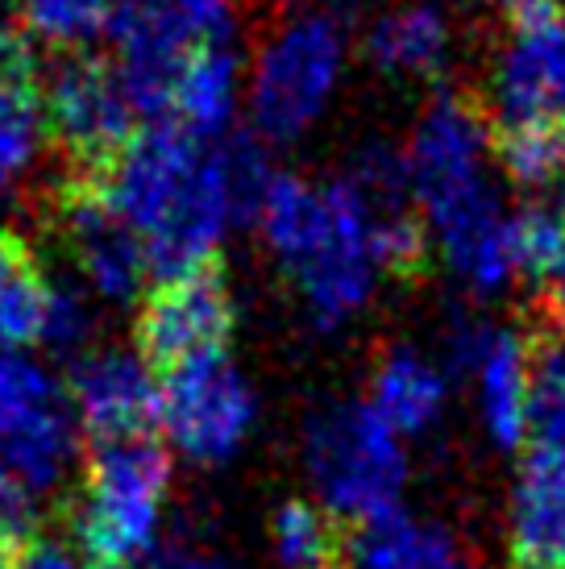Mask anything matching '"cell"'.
Listing matches in <instances>:
<instances>
[{
  "label": "cell",
  "mask_w": 565,
  "mask_h": 569,
  "mask_svg": "<svg viewBox=\"0 0 565 569\" xmlns=\"http://www.w3.org/2000/svg\"><path fill=\"white\" fill-rule=\"evenodd\" d=\"M275 171L267 150L229 133L200 142L175 121H150L100 171L96 188L146 246L158 283L208 270L237 221H254Z\"/></svg>",
  "instance_id": "cell-1"
},
{
  "label": "cell",
  "mask_w": 565,
  "mask_h": 569,
  "mask_svg": "<svg viewBox=\"0 0 565 569\" xmlns=\"http://www.w3.org/2000/svg\"><path fill=\"white\" fill-rule=\"evenodd\" d=\"M254 221L316 329H341L370 303L383 274L375 250L378 208L346 174L333 183L275 174Z\"/></svg>",
  "instance_id": "cell-2"
},
{
  "label": "cell",
  "mask_w": 565,
  "mask_h": 569,
  "mask_svg": "<svg viewBox=\"0 0 565 569\" xmlns=\"http://www.w3.org/2000/svg\"><path fill=\"white\" fill-rule=\"evenodd\" d=\"M412 204L433 246H454L507 217L499 188L490 183L495 138L490 121L462 96H437L416 117L408 138Z\"/></svg>",
  "instance_id": "cell-3"
},
{
  "label": "cell",
  "mask_w": 565,
  "mask_h": 569,
  "mask_svg": "<svg viewBox=\"0 0 565 569\" xmlns=\"http://www.w3.org/2000/svg\"><path fill=\"white\" fill-rule=\"evenodd\" d=\"M167 482L171 453L158 432H121L88 445V475L76 511L83 569H133L155 549Z\"/></svg>",
  "instance_id": "cell-4"
},
{
  "label": "cell",
  "mask_w": 565,
  "mask_h": 569,
  "mask_svg": "<svg viewBox=\"0 0 565 569\" xmlns=\"http://www.w3.org/2000/svg\"><path fill=\"white\" fill-rule=\"evenodd\" d=\"M349 42L329 13H296L270 33L246 80V117L262 146H291L333 109Z\"/></svg>",
  "instance_id": "cell-5"
},
{
  "label": "cell",
  "mask_w": 565,
  "mask_h": 569,
  "mask_svg": "<svg viewBox=\"0 0 565 569\" xmlns=\"http://www.w3.org/2000/svg\"><path fill=\"white\" fill-rule=\"evenodd\" d=\"M304 458L333 516L370 523L399 511L408 461L399 432L370 399H341L316 411L304 437Z\"/></svg>",
  "instance_id": "cell-6"
},
{
  "label": "cell",
  "mask_w": 565,
  "mask_h": 569,
  "mask_svg": "<svg viewBox=\"0 0 565 569\" xmlns=\"http://www.w3.org/2000/svg\"><path fill=\"white\" fill-rule=\"evenodd\" d=\"M234 0H117L112 54L129 100L146 121L171 117V92L191 54L229 42Z\"/></svg>",
  "instance_id": "cell-7"
},
{
  "label": "cell",
  "mask_w": 565,
  "mask_h": 569,
  "mask_svg": "<svg viewBox=\"0 0 565 569\" xmlns=\"http://www.w3.org/2000/svg\"><path fill=\"white\" fill-rule=\"evenodd\" d=\"M258 403L234 358L217 349L162 375V432L191 461H229L250 437Z\"/></svg>",
  "instance_id": "cell-8"
},
{
  "label": "cell",
  "mask_w": 565,
  "mask_h": 569,
  "mask_svg": "<svg viewBox=\"0 0 565 569\" xmlns=\"http://www.w3.org/2000/svg\"><path fill=\"white\" fill-rule=\"evenodd\" d=\"M47 133L83 167H109L138 138V109L117 67L92 54H71L42 92Z\"/></svg>",
  "instance_id": "cell-9"
},
{
  "label": "cell",
  "mask_w": 565,
  "mask_h": 569,
  "mask_svg": "<svg viewBox=\"0 0 565 569\" xmlns=\"http://www.w3.org/2000/svg\"><path fill=\"white\" fill-rule=\"evenodd\" d=\"M487 104L499 129L565 126V17L557 9L516 17L490 63Z\"/></svg>",
  "instance_id": "cell-10"
},
{
  "label": "cell",
  "mask_w": 565,
  "mask_h": 569,
  "mask_svg": "<svg viewBox=\"0 0 565 569\" xmlns=\"http://www.w3.org/2000/svg\"><path fill=\"white\" fill-rule=\"evenodd\" d=\"M229 332L234 296L217 267L158 283L138 312V349L158 375L225 349Z\"/></svg>",
  "instance_id": "cell-11"
},
{
  "label": "cell",
  "mask_w": 565,
  "mask_h": 569,
  "mask_svg": "<svg viewBox=\"0 0 565 569\" xmlns=\"http://www.w3.org/2000/svg\"><path fill=\"white\" fill-rule=\"evenodd\" d=\"M63 233H67V246H71V258H76L79 283H83L88 296L117 303V308L138 300L146 279H150L146 246L112 212L109 200L100 196L96 183L67 191Z\"/></svg>",
  "instance_id": "cell-12"
},
{
  "label": "cell",
  "mask_w": 565,
  "mask_h": 569,
  "mask_svg": "<svg viewBox=\"0 0 565 569\" xmlns=\"http://www.w3.org/2000/svg\"><path fill=\"white\" fill-rule=\"evenodd\" d=\"M67 396L92 441L121 432H155V425H162V379L150 375V362L141 353H79L67 375Z\"/></svg>",
  "instance_id": "cell-13"
},
{
  "label": "cell",
  "mask_w": 565,
  "mask_h": 569,
  "mask_svg": "<svg viewBox=\"0 0 565 569\" xmlns=\"http://www.w3.org/2000/svg\"><path fill=\"white\" fill-rule=\"evenodd\" d=\"M512 569H565V449L528 445L512 499Z\"/></svg>",
  "instance_id": "cell-14"
},
{
  "label": "cell",
  "mask_w": 565,
  "mask_h": 569,
  "mask_svg": "<svg viewBox=\"0 0 565 569\" xmlns=\"http://www.w3.org/2000/svg\"><path fill=\"white\" fill-rule=\"evenodd\" d=\"M361 50L391 80H433L454 54V21L433 0H404L370 21Z\"/></svg>",
  "instance_id": "cell-15"
},
{
  "label": "cell",
  "mask_w": 565,
  "mask_h": 569,
  "mask_svg": "<svg viewBox=\"0 0 565 569\" xmlns=\"http://www.w3.org/2000/svg\"><path fill=\"white\" fill-rule=\"evenodd\" d=\"M246 80H250V67L241 63L234 42H212L200 54H191L188 67L179 71L167 121L188 129L200 142L229 138L246 109Z\"/></svg>",
  "instance_id": "cell-16"
},
{
  "label": "cell",
  "mask_w": 565,
  "mask_h": 569,
  "mask_svg": "<svg viewBox=\"0 0 565 569\" xmlns=\"http://www.w3.org/2000/svg\"><path fill=\"white\" fill-rule=\"evenodd\" d=\"M483 420L499 449H519L528 437V403H533V366L528 341L512 329H495L490 349L478 366Z\"/></svg>",
  "instance_id": "cell-17"
},
{
  "label": "cell",
  "mask_w": 565,
  "mask_h": 569,
  "mask_svg": "<svg viewBox=\"0 0 565 569\" xmlns=\"http://www.w3.org/2000/svg\"><path fill=\"white\" fill-rule=\"evenodd\" d=\"M354 569H474L457 540L437 528L391 511L378 520L361 523V537L354 545Z\"/></svg>",
  "instance_id": "cell-18"
},
{
  "label": "cell",
  "mask_w": 565,
  "mask_h": 569,
  "mask_svg": "<svg viewBox=\"0 0 565 569\" xmlns=\"http://www.w3.org/2000/svg\"><path fill=\"white\" fill-rule=\"evenodd\" d=\"M370 396H375L370 403L383 411V420L399 437H412V432H424L440 416V408H445V379L437 375V366L424 362L420 353L395 349L378 362Z\"/></svg>",
  "instance_id": "cell-19"
},
{
  "label": "cell",
  "mask_w": 565,
  "mask_h": 569,
  "mask_svg": "<svg viewBox=\"0 0 565 569\" xmlns=\"http://www.w3.org/2000/svg\"><path fill=\"white\" fill-rule=\"evenodd\" d=\"M270 545L279 569H346L349 537L341 516L308 499H287L270 520Z\"/></svg>",
  "instance_id": "cell-20"
},
{
  "label": "cell",
  "mask_w": 565,
  "mask_h": 569,
  "mask_svg": "<svg viewBox=\"0 0 565 569\" xmlns=\"http://www.w3.org/2000/svg\"><path fill=\"white\" fill-rule=\"evenodd\" d=\"M50 283L33 262L30 246L0 233V349H26L42 341Z\"/></svg>",
  "instance_id": "cell-21"
},
{
  "label": "cell",
  "mask_w": 565,
  "mask_h": 569,
  "mask_svg": "<svg viewBox=\"0 0 565 569\" xmlns=\"http://www.w3.org/2000/svg\"><path fill=\"white\" fill-rule=\"evenodd\" d=\"M67 408L71 396L63 382L50 379V370L21 349H0V449Z\"/></svg>",
  "instance_id": "cell-22"
},
{
  "label": "cell",
  "mask_w": 565,
  "mask_h": 569,
  "mask_svg": "<svg viewBox=\"0 0 565 569\" xmlns=\"http://www.w3.org/2000/svg\"><path fill=\"white\" fill-rule=\"evenodd\" d=\"M117 0H17V30L63 54H83L109 38Z\"/></svg>",
  "instance_id": "cell-23"
},
{
  "label": "cell",
  "mask_w": 565,
  "mask_h": 569,
  "mask_svg": "<svg viewBox=\"0 0 565 569\" xmlns=\"http://www.w3.org/2000/svg\"><path fill=\"white\" fill-rule=\"evenodd\" d=\"M47 142V109L42 88H13L0 92V200L33 171V162Z\"/></svg>",
  "instance_id": "cell-24"
},
{
  "label": "cell",
  "mask_w": 565,
  "mask_h": 569,
  "mask_svg": "<svg viewBox=\"0 0 565 569\" xmlns=\"http://www.w3.org/2000/svg\"><path fill=\"white\" fill-rule=\"evenodd\" d=\"M503 174L524 191H549L565 179V126L503 129L495 142Z\"/></svg>",
  "instance_id": "cell-25"
},
{
  "label": "cell",
  "mask_w": 565,
  "mask_h": 569,
  "mask_svg": "<svg viewBox=\"0 0 565 569\" xmlns=\"http://www.w3.org/2000/svg\"><path fill=\"white\" fill-rule=\"evenodd\" d=\"M512 246L519 274L549 283L553 270L565 262V204L533 200L528 208L512 212Z\"/></svg>",
  "instance_id": "cell-26"
},
{
  "label": "cell",
  "mask_w": 565,
  "mask_h": 569,
  "mask_svg": "<svg viewBox=\"0 0 565 569\" xmlns=\"http://www.w3.org/2000/svg\"><path fill=\"white\" fill-rule=\"evenodd\" d=\"M346 179L378 208V212H404L412 204V179L404 150L387 142H366L349 162Z\"/></svg>",
  "instance_id": "cell-27"
},
{
  "label": "cell",
  "mask_w": 565,
  "mask_h": 569,
  "mask_svg": "<svg viewBox=\"0 0 565 569\" xmlns=\"http://www.w3.org/2000/svg\"><path fill=\"white\" fill-rule=\"evenodd\" d=\"M92 337V303H88V291L76 283H50V300H47V320H42V346L54 349V353H79Z\"/></svg>",
  "instance_id": "cell-28"
},
{
  "label": "cell",
  "mask_w": 565,
  "mask_h": 569,
  "mask_svg": "<svg viewBox=\"0 0 565 569\" xmlns=\"http://www.w3.org/2000/svg\"><path fill=\"white\" fill-rule=\"evenodd\" d=\"M0 537H9L21 549L26 540L38 537V511H33V490L13 475V466L0 458Z\"/></svg>",
  "instance_id": "cell-29"
},
{
  "label": "cell",
  "mask_w": 565,
  "mask_h": 569,
  "mask_svg": "<svg viewBox=\"0 0 565 569\" xmlns=\"http://www.w3.org/2000/svg\"><path fill=\"white\" fill-rule=\"evenodd\" d=\"M38 83L33 71V42L17 26H0V92Z\"/></svg>",
  "instance_id": "cell-30"
},
{
  "label": "cell",
  "mask_w": 565,
  "mask_h": 569,
  "mask_svg": "<svg viewBox=\"0 0 565 569\" xmlns=\"http://www.w3.org/2000/svg\"><path fill=\"white\" fill-rule=\"evenodd\" d=\"M17 569H83V566H79L76 553H71L67 545L38 532V537L26 540V545L17 549Z\"/></svg>",
  "instance_id": "cell-31"
},
{
  "label": "cell",
  "mask_w": 565,
  "mask_h": 569,
  "mask_svg": "<svg viewBox=\"0 0 565 569\" xmlns=\"http://www.w3.org/2000/svg\"><path fill=\"white\" fill-rule=\"evenodd\" d=\"M150 569H234L217 561V557H205V553H188V549H171V553L155 557V566Z\"/></svg>",
  "instance_id": "cell-32"
},
{
  "label": "cell",
  "mask_w": 565,
  "mask_h": 569,
  "mask_svg": "<svg viewBox=\"0 0 565 569\" xmlns=\"http://www.w3.org/2000/svg\"><path fill=\"white\" fill-rule=\"evenodd\" d=\"M503 9H512L516 17L524 13H536V9H553V0H499Z\"/></svg>",
  "instance_id": "cell-33"
},
{
  "label": "cell",
  "mask_w": 565,
  "mask_h": 569,
  "mask_svg": "<svg viewBox=\"0 0 565 569\" xmlns=\"http://www.w3.org/2000/svg\"><path fill=\"white\" fill-rule=\"evenodd\" d=\"M0 569H17V545L9 537H0Z\"/></svg>",
  "instance_id": "cell-34"
},
{
  "label": "cell",
  "mask_w": 565,
  "mask_h": 569,
  "mask_svg": "<svg viewBox=\"0 0 565 569\" xmlns=\"http://www.w3.org/2000/svg\"><path fill=\"white\" fill-rule=\"evenodd\" d=\"M333 4H358V0H333Z\"/></svg>",
  "instance_id": "cell-35"
},
{
  "label": "cell",
  "mask_w": 565,
  "mask_h": 569,
  "mask_svg": "<svg viewBox=\"0 0 565 569\" xmlns=\"http://www.w3.org/2000/svg\"><path fill=\"white\" fill-rule=\"evenodd\" d=\"M562 4H565V0H562Z\"/></svg>",
  "instance_id": "cell-36"
}]
</instances>
